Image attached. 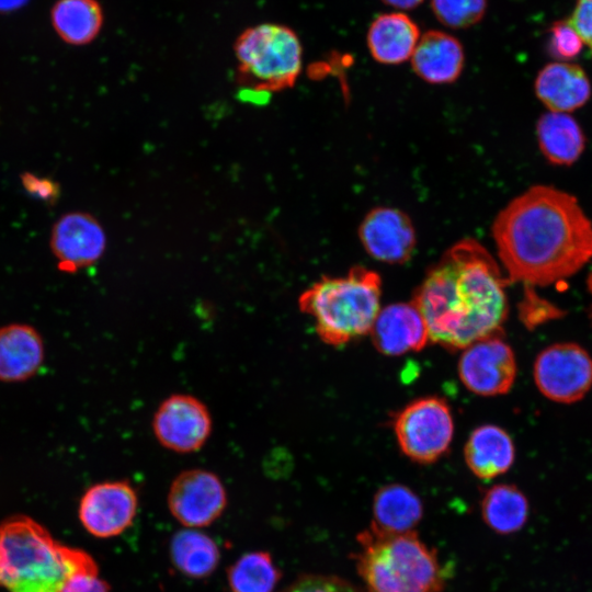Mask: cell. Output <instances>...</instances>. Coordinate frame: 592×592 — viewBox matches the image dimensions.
Here are the masks:
<instances>
[{
  "instance_id": "6da1fadb",
  "label": "cell",
  "mask_w": 592,
  "mask_h": 592,
  "mask_svg": "<svg viewBox=\"0 0 592 592\" xmlns=\"http://www.w3.org/2000/svg\"><path fill=\"white\" fill-rule=\"evenodd\" d=\"M491 234L509 280L527 286L568 278L592 258V221L573 195L548 185L513 198Z\"/></svg>"
},
{
  "instance_id": "7a4b0ae2",
  "label": "cell",
  "mask_w": 592,
  "mask_h": 592,
  "mask_svg": "<svg viewBox=\"0 0 592 592\" xmlns=\"http://www.w3.org/2000/svg\"><path fill=\"white\" fill-rule=\"evenodd\" d=\"M511 283L488 250L475 239L453 244L414 291L430 341L448 351L501 334L509 314Z\"/></svg>"
},
{
  "instance_id": "3957f363",
  "label": "cell",
  "mask_w": 592,
  "mask_h": 592,
  "mask_svg": "<svg viewBox=\"0 0 592 592\" xmlns=\"http://www.w3.org/2000/svg\"><path fill=\"white\" fill-rule=\"evenodd\" d=\"M94 563L87 551L59 543L30 516L0 523V588L9 592H59L70 574Z\"/></svg>"
},
{
  "instance_id": "277c9868",
  "label": "cell",
  "mask_w": 592,
  "mask_h": 592,
  "mask_svg": "<svg viewBox=\"0 0 592 592\" xmlns=\"http://www.w3.org/2000/svg\"><path fill=\"white\" fill-rule=\"evenodd\" d=\"M382 278L373 270L352 266L343 276H322L298 297L319 339L342 346L369 333L380 310Z\"/></svg>"
},
{
  "instance_id": "5b68a950",
  "label": "cell",
  "mask_w": 592,
  "mask_h": 592,
  "mask_svg": "<svg viewBox=\"0 0 592 592\" xmlns=\"http://www.w3.org/2000/svg\"><path fill=\"white\" fill-rule=\"evenodd\" d=\"M356 568L369 592H440L445 573L435 550L414 532L390 534L373 527L358 534Z\"/></svg>"
},
{
  "instance_id": "8992f818",
  "label": "cell",
  "mask_w": 592,
  "mask_h": 592,
  "mask_svg": "<svg viewBox=\"0 0 592 592\" xmlns=\"http://www.w3.org/2000/svg\"><path fill=\"white\" fill-rule=\"evenodd\" d=\"M240 76L252 88L278 91L292 87L303 68V46L296 32L277 23H261L236 39Z\"/></svg>"
},
{
  "instance_id": "52a82bcc",
  "label": "cell",
  "mask_w": 592,
  "mask_h": 592,
  "mask_svg": "<svg viewBox=\"0 0 592 592\" xmlns=\"http://www.w3.org/2000/svg\"><path fill=\"white\" fill-rule=\"evenodd\" d=\"M392 428L400 451L419 464H431L449 448L454 435L451 407L444 398L414 399L396 412Z\"/></svg>"
},
{
  "instance_id": "ba28073f",
  "label": "cell",
  "mask_w": 592,
  "mask_h": 592,
  "mask_svg": "<svg viewBox=\"0 0 592 592\" xmlns=\"http://www.w3.org/2000/svg\"><path fill=\"white\" fill-rule=\"evenodd\" d=\"M533 376L537 389L547 399L577 402L592 387V356L577 343H555L537 354Z\"/></svg>"
},
{
  "instance_id": "9c48e42d",
  "label": "cell",
  "mask_w": 592,
  "mask_h": 592,
  "mask_svg": "<svg viewBox=\"0 0 592 592\" xmlns=\"http://www.w3.org/2000/svg\"><path fill=\"white\" fill-rule=\"evenodd\" d=\"M151 428L168 451L189 454L200 451L210 437L213 419L208 407L190 394H173L156 409Z\"/></svg>"
},
{
  "instance_id": "30bf717a",
  "label": "cell",
  "mask_w": 592,
  "mask_h": 592,
  "mask_svg": "<svg viewBox=\"0 0 592 592\" xmlns=\"http://www.w3.org/2000/svg\"><path fill=\"white\" fill-rule=\"evenodd\" d=\"M167 504L171 515L186 528L213 524L227 506V492L220 478L204 468H190L172 480Z\"/></svg>"
},
{
  "instance_id": "8fae6325",
  "label": "cell",
  "mask_w": 592,
  "mask_h": 592,
  "mask_svg": "<svg viewBox=\"0 0 592 592\" xmlns=\"http://www.w3.org/2000/svg\"><path fill=\"white\" fill-rule=\"evenodd\" d=\"M463 385L479 396L504 395L516 377V360L501 334L490 335L466 346L458 361Z\"/></svg>"
},
{
  "instance_id": "7c38bea8",
  "label": "cell",
  "mask_w": 592,
  "mask_h": 592,
  "mask_svg": "<svg viewBox=\"0 0 592 592\" xmlns=\"http://www.w3.org/2000/svg\"><path fill=\"white\" fill-rule=\"evenodd\" d=\"M138 494L127 480L95 483L82 494L78 515L84 530L98 538H112L124 533L134 522Z\"/></svg>"
},
{
  "instance_id": "4fadbf2b",
  "label": "cell",
  "mask_w": 592,
  "mask_h": 592,
  "mask_svg": "<svg viewBox=\"0 0 592 592\" xmlns=\"http://www.w3.org/2000/svg\"><path fill=\"white\" fill-rule=\"evenodd\" d=\"M105 247L103 227L88 213L65 214L53 226L50 249L64 272L75 273L94 264L103 255Z\"/></svg>"
},
{
  "instance_id": "5bb4252c",
  "label": "cell",
  "mask_w": 592,
  "mask_h": 592,
  "mask_svg": "<svg viewBox=\"0 0 592 592\" xmlns=\"http://www.w3.org/2000/svg\"><path fill=\"white\" fill-rule=\"evenodd\" d=\"M358 237L366 252L377 261L401 264L409 261L417 244L410 217L394 207H375L363 218Z\"/></svg>"
},
{
  "instance_id": "9a60e30c",
  "label": "cell",
  "mask_w": 592,
  "mask_h": 592,
  "mask_svg": "<svg viewBox=\"0 0 592 592\" xmlns=\"http://www.w3.org/2000/svg\"><path fill=\"white\" fill-rule=\"evenodd\" d=\"M369 334L375 349L389 356L421 351L430 342L425 320L412 300L380 308Z\"/></svg>"
},
{
  "instance_id": "2e32d148",
  "label": "cell",
  "mask_w": 592,
  "mask_h": 592,
  "mask_svg": "<svg viewBox=\"0 0 592 592\" xmlns=\"http://www.w3.org/2000/svg\"><path fill=\"white\" fill-rule=\"evenodd\" d=\"M410 61L412 70L423 81L432 84L452 83L463 72L464 47L454 35L430 30L421 34Z\"/></svg>"
},
{
  "instance_id": "e0dca14e",
  "label": "cell",
  "mask_w": 592,
  "mask_h": 592,
  "mask_svg": "<svg viewBox=\"0 0 592 592\" xmlns=\"http://www.w3.org/2000/svg\"><path fill=\"white\" fill-rule=\"evenodd\" d=\"M420 36L418 24L408 14L390 12L371 22L366 44L375 61L399 65L411 58Z\"/></svg>"
},
{
  "instance_id": "ac0fdd59",
  "label": "cell",
  "mask_w": 592,
  "mask_h": 592,
  "mask_svg": "<svg viewBox=\"0 0 592 592\" xmlns=\"http://www.w3.org/2000/svg\"><path fill=\"white\" fill-rule=\"evenodd\" d=\"M464 457L467 467L476 477L489 480L511 468L515 459V447L504 429L483 424L468 436Z\"/></svg>"
},
{
  "instance_id": "d6986e66",
  "label": "cell",
  "mask_w": 592,
  "mask_h": 592,
  "mask_svg": "<svg viewBox=\"0 0 592 592\" xmlns=\"http://www.w3.org/2000/svg\"><path fill=\"white\" fill-rule=\"evenodd\" d=\"M44 360L39 333L29 325L0 328V380L22 382L32 377Z\"/></svg>"
},
{
  "instance_id": "ffe728a7",
  "label": "cell",
  "mask_w": 592,
  "mask_h": 592,
  "mask_svg": "<svg viewBox=\"0 0 592 592\" xmlns=\"http://www.w3.org/2000/svg\"><path fill=\"white\" fill-rule=\"evenodd\" d=\"M535 92L551 112L565 113L581 107L589 100L591 86L579 66L553 62L538 72Z\"/></svg>"
},
{
  "instance_id": "44dd1931",
  "label": "cell",
  "mask_w": 592,
  "mask_h": 592,
  "mask_svg": "<svg viewBox=\"0 0 592 592\" xmlns=\"http://www.w3.org/2000/svg\"><path fill=\"white\" fill-rule=\"evenodd\" d=\"M422 515L423 504L418 494L407 486L390 483L374 496L371 527L390 534L413 532Z\"/></svg>"
},
{
  "instance_id": "7402d4cb",
  "label": "cell",
  "mask_w": 592,
  "mask_h": 592,
  "mask_svg": "<svg viewBox=\"0 0 592 592\" xmlns=\"http://www.w3.org/2000/svg\"><path fill=\"white\" fill-rule=\"evenodd\" d=\"M50 22L62 42L83 46L98 37L104 15L98 0H57L50 10Z\"/></svg>"
},
{
  "instance_id": "603a6c76",
  "label": "cell",
  "mask_w": 592,
  "mask_h": 592,
  "mask_svg": "<svg viewBox=\"0 0 592 592\" xmlns=\"http://www.w3.org/2000/svg\"><path fill=\"white\" fill-rule=\"evenodd\" d=\"M539 148L548 161L569 166L578 160L584 149V135L578 123L568 114L548 112L536 125Z\"/></svg>"
},
{
  "instance_id": "cb8c5ba5",
  "label": "cell",
  "mask_w": 592,
  "mask_h": 592,
  "mask_svg": "<svg viewBox=\"0 0 592 592\" xmlns=\"http://www.w3.org/2000/svg\"><path fill=\"white\" fill-rule=\"evenodd\" d=\"M169 556L173 567L192 579L209 577L220 560L215 540L197 528H184L173 534Z\"/></svg>"
},
{
  "instance_id": "d4e9b609",
  "label": "cell",
  "mask_w": 592,
  "mask_h": 592,
  "mask_svg": "<svg viewBox=\"0 0 592 592\" xmlns=\"http://www.w3.org/2000/svg\"><path fill=\"white\" fill-rule=\"evenodd\" d=\"M530 505L525 494L514 485L500 483L489 488L481 500V515L497 533L520 531L527 521Z\"/></svg>"
},
{
  "instance_id": "484cf974",
  "label": "cell",
  "mask_w": 592,
  "mask_h": 592,
  "mask_svg": "<svg viewBox=\"0 0 592 592\" xmlns=\"http://www.w3.org/2000/svg\"><path fill=\"white\" fill-rule=\"evenodd\" d=\"M281 577L272 556L263 550L243 554L227 570L230 592H273Z\"/></svg>"
},
{
  "instance_id": "4316f807",
  "label": "cell",
  "mask_w": 592,
  "mask_h": 592,
  "mask_svg": "<svg viewBox=\"0 0 592 592\" xmlns=\"http://www.w3.org/2000/svg\"><path fill=\"white\" fill-rule=\"evenodd\" d=\"M487 0H431V10L436 20L449 29H468L485 16Z\"/></svg>"
},
{
  "instance_id": "83f0119b",
  "label": "cell",
  "mask_w": 592,
  "mask_h": 592,
  "mask_svg": "<svg viewBox=\"0 0 592 592\" xmlns=\"http://www.w3.org/2000/svg\"><path fill=\"white\" fill-rule=\"evenodd\" d=\"M281 592H362L352 583L323 574H306L296 579Z\"/></svg>"
},
{
  "instance_id": "f1b7e54d",
  "label": "cell",
  "mask_w": 592,
  "mask_h": 592,
  "mask_svg": "<svg viewBox=\"0 0 592 592\" xmlns=\"http://www.w3.org/2000/svg\"><path fill=\"white\" fill-rule=\"evenodd\" d=\"M582 44L583 41L568 22L561 21L554 24L549 49L555 57L573 58L581 52Z\"/></svg>"
},
{
  "instance_id": "f546056e",
  "label": "cell",
  "mask_w": 592,
  "mask_h": 592,
  "mask_svg": "<svg viewBox=\"0 0 592 592\" xmlns=\"http://www.w3.org/2000/svg\"><path fill=\"white\" fill-rule=\"evenodd\" d=\"M59 592H110V585L99 577L98 563H94L70 574Z\"/></svg>"
},
{
  "instance_id": "4dcf8cb0",
  "label": "cell",
  "mask_w": 592,
  "mask_h": 592,
  "mask_svg": "<svg viewBox=\"0 0 592 592\" xmlns=\"http://www.w3.org/2000/svg\"><path fill=\"white\" fill-rule=\"evenodd\" d=\"M21 181L29 194L44 202L54 203L59 196V185L50 179L25 172L21 175Z\"/></svg>"
},
{
  "instance_id": "1f68e13d",
  "label": "cell",
  "mask_w": 592,
  "mask_h": 592,
  "mask_svg": "<svg viewBox=\"0 0 592 592\" xmlns=\"http://www.w3.org/2000/svg\"><path fill=\"white\" fill-rule=\"evenodd\" d=\"M568 23L592 49V0H578Z\"/></svg>"
},
{
  "instance_id": "d6a6232c",
  "label": "cell",
  "mask_w": 592,
  "mask_h": 592,
  "mask_svg": "<svg viewBox=\"0 0 592 592\" xmlns=\"http://www.w3.org/2000/svg\"><path fill=\"white\" fill-rule=\"evenodd\" d=\"M379 1L398 10H411L420 5L424 0H379Z\"/></svg>"
},
{
  "instance_id": "836d02e7",
  "label": "cell",
  "mask_w": 592,
  "mask_h": 592,
  "mask_svg": "<svg viewBox=\"0 0 592 592\" xmlns=\"http://www.w3.org/2000/svg\"><path fill=\"white\" fill-rule=\"evenodd\" d=\"M29 0H0V12H13L22 8Z\"/></svg>"
},
{
  "instance_id": "e575fe53",
  "label": "cell",
  "mask_w": 592,
  "mask_h": 592,
  "mask_svg": "<svg viewBox=\"0 0 592 592\" xmlns=\"http://www.w3.org/2000/svg\"><path fill=\"white\" fill-rule=\"evenodd\" d=\"M588 289L592 295V271H591V273H590V275L588 277Z\"/></svg>"
}]
</instances>
